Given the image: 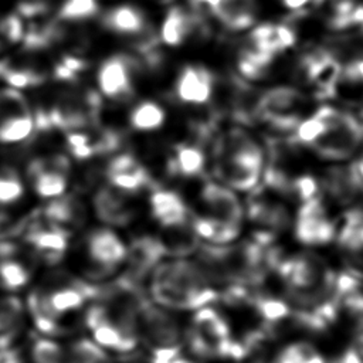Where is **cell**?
<instances>
[{"mask_svg": "<svg viewBox=\"0 0 363 363\" xmlns=\"http://www.w3.org/2000/svg\"><path fill=\"white\" fill-rule=\"evenodd\" d=\"M149 292L156 305L172 311H193L218 299L197 262L183 258L162 261L150 274Z\"/></svg>", "mask_w": 363, "mask_h": 363, "instance_id": "6da1fadb", "label": "cell"}, {"mask_svg": "<svg viewBox=\"0 0 363 363\" xmlns=\"http://www.w3.org/2000/svg\"><path fill=\"white\" fill-rule=\"evenodd\" d=\"M98 289L64 272L48 275L27 298V308L37 330L48 337L60 335L61 320L79 311L89 299H95Z\"/></svg>", "mask_w": 363, "mask_h": 363, "instance_id": "7a4b0ae2", "label": "cell"}, {"mask_svg": "<svg viewBox=\"0 0 363 363\" xmlns=\"http://www.w3.org/2000/svg\"><path fill=\"white\" fill-rule=\"evenodd\" d=\"M183 343L196 360H242V352L231 336L227 320L218 311L208 306L196 311L183 335Z\"/></svg>", "mask_w": 363, "mask_h": 363, "instance_id": "3957f363", "label": "cell"}, {"mask_svg": "<svg viewBox=\"0 0 363 363\" xmlns=\"http://www.w3.org/2000/svg\"><path fill=\"white\" fill-rule=\"evenodd\" d=\"M138 335L149 363H166L183 352V335L176 319L146 298L138 312Z\"/></svg>", "mask_w": 363, "mask_h": 363, "instance_id": "277c9868", "label": "cell"}, {"mask_svg": "<svg viewBox=\"0 0 363 363\" xmlns=\"http://www.w3.org/2000/svg\"><path fill=\"white\" fill-rule=\"evenodd\" d=\"M313 115L325 126L309 146L316 155L326 160H346L359 149L363 135L353 115L328 105L319 106Z\"/></svg>", "mask_w": 363, "mask_h": 363, "instance_id": "5b68a950", "label": "cell"}, {"mask_svg": "<svg viewBox=\"0 0 363 363\" xmlns=\"http://www.w3.org/2000/svg\"><path fill=\"white\" fill-rule=\"evenodd\" d=\"M101 109L99 95L88 89H65L52 102L51 108L34 116L35 125L74 132L96 123Z\"/></svg>", "mask_w": 363, "mask_h": 363, "instance_id": "8992f818", "label": "cell"}, {"mask_svg": "<svg viewBox=\"0 0 363 363\" xmlns=\"http://www.w3.org/2000/svg\"><path fill=\"white\" fill-rule=\"evenodd\" d=\"M306 105L305 94L294 86L269 88L258 96L257 122L265 123L268 130L292 138Z\"/></svg>", "mask_w": 363, "mask_h": 363, "instance_id": "52a82bcc", "label": "cell"}, {"mask_svg": "<svg viewBox=\"0 0 363 363\" xmlns=\"http://www.w3.org/2000/svg\"><path fill=\"white\" fill-rule=\"evenodd\" d=\"M21 235L30 254L50 265L62 259L69 242V231L43 217L40 211L24 221Z\"/></svg>", "mask_w": 363, "mask_h": 363, "instance_id": "ba28073f", "label": "cell"}, {"mask_svg": "<svg viewBox=\"0 0 363 363\" xmlns=\"http://www.w3.org/2000/svg\"><path fill=\"white\" fill-rule=\"evenodd\" d=\"M35 128V119L26 96L16 88H0V143L26 140Z\"/></svg>", "mask_w": 363, "mask_h": 363, "instance_id": "9c48e42d", "label": "cell"}, {"mask_svg": "<svg viewBox=\"0 0 363 363\" xmlns=\"http://www.w3.org/2000/svg\"><path fill=\"white\" fill-rule=\"evenodd\" d=\"M299 71L303 81L312 86L313 94L320 99H328L335 96L343 67L335 54L325 48H316L302 58Z\"/></svg>", "mask_w": 363, "mask_h": 363, "instance_id": "30bf717a", "label": "cell"}, {"mask_svg": "<svg viewBox=\"0 0 363 363\" xmlns=\"http://www.w3.org/2000/svg\"><path fill=\"white\" fill-rule=\"evenodd\" d=\"M128 247L111 228H95L85 238V255L91 262V272L104 277L112 274L126 259Z\"/></svg>", "mask_w": 363, "mask_h": 363, "instance_id": "8fae6325", "label": "cell"}, {"mask_svg": "<svg viewBox=\"0 0 363 363\" xmlns=\"http://www.w3.org/2000/svg\"><path fill=\"white\" fill-rule=\"evenodd\" d=\"M214 157L216 177L237 190H254L262 172L264 155H217Z\"/></svg>", "mask_w": 363, "mask_h": 363, "instance_id": "7c38bea8", "label": "cell"}, {"mask_svg": "<svg viewBox=\"0 0 363 363\" xmlns=\"http://www.w3.org/2000/svg\"><path fill=\"white\" fill-rule=\"evenodd\" d=\"M28 180L34 191L44 199L64 194L69 176V162L64 155L37 157L28 163Z\"/></svg>", "mask_w": 363, "mask_h": 363, "instance_id": "4fadbf2b", "label": "cell"}, {"mask_svg": "<svg viewBox=\"0 0 363 363\" xmlns=\"http://www.w3.org/2000/svg\"><path fill=\"white\" fill-rule=\"evenodd\" d=\"M136 69L135 61L126 55L119 54L106 58L96 74L101 94L116 102L129 99L135 92Z\"/></svg>", "mask_w": 363, "mask_h": 363, "instance_id": "5bb4252c", "label": "cell"}, {"mask_svg": "<svg viewBox=\"0 0 363 363\" xmlns=\"http://www.w3.org/2000/svg\"><path fill=\"white\" fill-rule=\"evenodd\" d=\"M295 235L308 245L328 244L335 240L333 220L328 217L320 194L301 204L295 221Z\"/></svg>", "mask_w": 363, "mask_h": 363, "instance_id": "9a60e30c", "label": "cell"}, {"mask_svg": "<svg viewBox=\"0 0 363 363\" xmlns=\"http://www.w3.org/2000/svg\"><path fill=\"white\" fill-rule=\"evenodd\" d=\"M91 128V126H89ZM81 129L65 133V143L69 153L77 159H89L116 150L121 145V133L111 128Z\"/></svg>", "mask_w": 363, "mask_h": 363, "instance_id": "2e32d148", "label": "cell"}, {"mask_svg": "<svg viewBox=\"0 0 363 363\" xmlns=\"http://www.w3.org/2000/svg\"><path fill=\"white\" fill-rule=\"evenodd\" d=\"M167 254L164 242L156 237L142 235L135 238L126 251L128 272L123 277L139 284L149 272L152 274Z\"/></svg>", "mask_w": 363, "mask_h": 363, "instance_id": "e0dca14e", "label": "cell"}, {"mask_svg": "<svg viewBox=\"0 0 363 363\" xmlns=\"http://www.w3.org/2000/svg\"><path fill=\"white\" fill-rule=\"evenodd\" d=\"M105 176L109 186L126 194L140 191L150 184V174L146 167L129 153L112 157L105 169Z\"/></svg>", "mask_w": 363, "mask_h": 363, "instance_id": "ac0fdd59", "label": "cell"}, {"mask_svg": "<svg viewBox=\"0 0 363 363\" xmlns=\"http://www.w3.org/2000/svg\"><path fill=\"white\" fill-rule=\"evenodd\" d=\"M200 200L207 210L206 216L241 227L242 206L228 187L216 182H206L200 190Z\"/></svg>", "mask_w": 363, "mask_h": 363, "instance_id": "d6986e66", "label": "cell"}, {"mask_svg": "<svg viewBox=\"0 0 363 363\" xmlns=\"http://www.w3.org/2000/svg\"><path fill=\"white\" fill-rule=\"evenodd\" d=\"M214 82L216 79L207 68L186 65L176 79V96L187 105H204L213 96Z\"/></svg>", "mask_w": 363, "mask_h": 363, "instance_id": "ffe728a7", "label": "cell"}, {"mask_svg": "<svg viewBox=\"0 0 363 363\" xmlns=\"http://www.w3.org/2000/svg\"><path fill=\"white\" fill-rule=\"evenodd\" d=\"M152 217L167 230L190 225L191 214L184 200L173 190L156 189L149 199Z\"/></svg>", "mask_w": 363, "mask_h": 363, "instance_id": "44dd1931", "label": "cell"}, {"mask_svg": "<svg viewBox=\"0 0 363 363\" xmlns=\"http://www.w3.org/2000/svg\"><path fill=\"white\" fill-rule=\"evenodd\" d=\"M204 6L227 28L241 31L255 21V0H194Z\"/></svg>", "mask_w": 363, "mask_h": 363, "instance_id": "7402d4cb", "label": "cell"}, {"mask_svg": "<svg viewBox=\"0 0 363 363\" xmlns=\"http://www.w3.org/2000/svg\"><path fill=\"white\" fill-rule=\"evenodd\" d=\"M92 206L96 217L111 225H126L133 218V207L129 203L126 193H122L112 186H102L96 190Z\"/></svg>", "mask_w": 363, "mask_h": 363, "instance_id": "603a6c76", "label": "cell"}, {"mask_svg": "<svg viewBox=\"0 0 363 363\" xmlns=\"http://www.w3.org/2000/svg\"><path fill=\"white\" fill-rule=\"evenodd\" d=\"M31 267L20 257V247L0 241V289L16 291L28 284Z\"/></svg>", "mask_w": 363, "mask_h": 363, "instance_id": "cb8c5ba5", "label": "cell"}, {"mask_svg": "<svg viewBox=\"0 0 363 363\" xmlns=\"http://www.w3.org/2000/svg\"><path fill=\"white\" fill-rule=\"evenodd\" d=\"M43 217L51 223L62 227L67 231L81 227L86 217V207L81 199L72 194H61L51 199V201L40 211Z\"/></svg>", "mask_w": 363, "mask_h": 363, "instance_id": "d4e9b609", "label": "cell"}, {"mask_svg": "<svg viewBox=\"0 0 363 363\" xmlns=\"http://www.w3.org/2000/svg\"><path fill=\"white\" fill-rule=\"evenodd\" d=\"M295 41L296 34L292 27L274 23H264L257 26L248 37V44L272 57L291 48Z\"/></svg>", "mask_w": 363, "mask_h": 363, "instance_id": "484cf974", "label": "cell"}, {"mask_svg": "<svg viewBox=\"0 0 363 363\" xmlns=\"http://www.w3.org/2000/svg\"><path fill=\"white\" fill-rule=\"evenodd\" d=\"M204 167L206 155L200 143L180 142L173 146L167 163L169 173L182 177H196L203 174Z\"/></svg>", "mask_w": 363, "mask_h": 363, "instance_id": "4316f807", "label": "cell"}, {"mask_svg": "<svg viewBox=\"0 0 363 363\" xmlns=\"http://www.w3.org/2000/svg\"><path fill=\"white\" fill-rule=\"evenodd\" d=\"M106 28L122 37H140L147 30L145 14L135 6L122 4L111 9L104 16Z\"/></svg>", "mask_w": 363, "mask_h": 363, "instance_id": "83f0119b", "label": "cell"}, {"mask_svg": "<svg viewBox=\"0 0 363 363\" xmlns=\"http://www.w3.org/2000/svg\"><path fill=\"white\" fill-rule=\"evenodd\" d=\"M196 28H199V18L182 7H173L163 20L160 37L167 45L177 47L190 38Z\"/></svg>", "mask_w": 363, "mask_h": 363, "instance_id": "f1b7e54d", "label": "cell"}, {"mask_svg": "<svg viewBox=\"0 0 363 363\" xmlns=\"http://www.w3.org/2000/svg\"><path fill=\"white\" fill-rule=\"evenodd\" d=\"M190 225L197 238L206 241V244L213 245H225L234 241L238 234V225H231L208 216H191Z\"/></svg>", "mask_w": 363, "mask_h": 363, "instance_id": "f546056e", "label": "cell"}, {"mask_svg": "<svg viewBox=\"0 0 363 363\" xmlns=\"http://www.w3.org/2000/svg\"><path fill=\"white\" fill-rule=\"evenodd\" d=\"M23 303L16 296H0V349L11 347L23 326Z\"/></svg>", "mask_w": 363, "mask_h": 363, "instance_id": "4dcf8cb0", "label": "cell"}, {"mask_svg": "<svg viewBox=\"0 0 363 363\" xmlns=\"http://www.w3.org/2000/svg\"><path fill=\"white\" fill-rule=\"evenodd\" d=\"M272 55L255 48L251 44L244 45L237 57V69L242 79L258 81L268 75L274 62Z\"/></svg>", "mask_w": 363, "mask_h": 363, "instance_id": "1f68e13d", "label": "cell"}, {"mask_svg": "<svg viewBox=\"0 0 363 363\" xmlns=\"http://www.w3.org/2000/svg\"><path fill=\"white\" fill-rule=\"evenodd\" d=\"M164 109L155 101H142L129 113V125L138 132H153L163 126Z\"/></svg>", "mask_w": 363, "mask_h": 363, "instance_id": "d6a6232c", "label": "cell"}, {"mask_svg": "<svg viewBox=\"0 0 363 363\" xmlns=\"http://www.w3.org/2000/svg\"><path fill=\"white\" fill-rule=\"evenodd\" d=\"M64 363H115L109 352L89 339H78L65 349Z\"/></svg>", "mask_w": 363, "mask_h": 363, "instance_id": "836d02e7", "label": "cell"}, {"mask_svg": "<svg viewBox=\"0 0 363 363\" xmlns=\"http://www.w3.org/2000/svg\"><path fill=\"white\" fill-rule=\"evenodd\" d=\"M30 363H64L65 349L48 336H34L28 347Z\"/></svg>", "mask_w": 363, "mask_h": 363, "instance_id": "e575fe53", "label": "cell"}, {"mask_svg": "<svg viewBox=\"0 0 363 363\" xmlns=\"http://www.w3.org/2000/svg\"><path fill=\"white\" fill-rule=\"evenodd\" d=\"M272 363H326L322 353L308 342H295L285 346Z\"/></svg>", "mask_w": 363, "mask_h": 363, "instance_id": "d590c367", "label": "cell"}, {"mask_svg": "<svg viewBox=\"0 0 363 363\" xmlns=\"http://www.w3.org/2000/svg\"><path fill=\"white\" fill-rule=\"evenodd\" d=\"M24 193V184L11 167H3L0 170V207L16 203Z\"/></svg>", "mask_w": 363, "mask_h": 363, "instance_id": "8d00e7d4", "label": "cell"}, {"mask_svg": "<svg viewBox=\"0 0 363 363\" xmlns=\"http://www.w3.org/2000/svg\"><path fill=\"white\" fill-rule=\"evenodd\" d=\"M96 11V0H62L58 14L64 20L79 21L95 16Z\"/></svg>", "mask_w": 363, "mask_h": 363, "instance_id": "74e56055", "label": "cell"}, {"mask_svg": "<svg viewBox=\"0 0 363 363\" xmlns=\"http://www.w3.org/2000/svg\"><path fill=\"white\" fill-rule=\"evenodd\" d=\"M23 24L18 14H0V50L21 40Z\"/></svg>", "mask_w": 363, "mask_h": 363, "instance_id": "f35d334b", "label": "cell"}, {"mask_svg": "<svg viewBox=\"0 0 363 363\" xmlns=\"http://www.w3.org/2000/svg\"><path fill=\"white\" fill-rule=\"evenodd\" d=\"M342 78L349 82L363 85V58L350 61L346 67H343Z\"/></svg>", "mask_w": 363, "mask_h": 363, "instance_id": "ab89813d", "label": "cell"}, {"mask_svg": "<svg viewBox=\"0 0 363 363\" xmlns=\"http://www.w3.org/2000/svg\"><path fill=\"white\" fill-rule=\"evenodd\" d=\"M47 4H48V0H18L20 11L27 16L41 13Z\"/></svg>", "mask_w": 363, "mask_h": 363, "instance_id": "60d3db41", "label": "cell"}, {"mask_svg": "<svg viewBox=\"0 0 363 363\" xmlns=\"http://www.w3.org/2000/svg\"><path fill=\"white\" fill-rule=\"evenodd\" d=\"M284 7L289 9L291 11H299L305 9L308 4L313 3V0H281Z\"/></svg>", "mask_w": 363, "mask_h": 363, "instance_id": "b9f144b4", "label": "cell"}, {"mask_svg": "<svg viewBox=\"0 0 363 363\" xmlns=\"http://www.w3.org/2000/svg\"><path fill=\"white\" fill-rule=\"evenodd\" d=\"M353 166H354V169H356V172H357V176L360 177V180H362V183H363V156H362L357 162H354Z\"/></svg>", "mask_w": 363, "mask_h": 363, "instance_id": "7bdbcfd3", "label": "cell"}, {"mask_svg": "<svg viewBox=\"0 0 363 363\" xmlns=\"http://www.w3.org/2000/svg\"><path fill=\"white\" fill-rule=\"evenodd\" d=\"M353 116H354V119H356V122H357V125H359V128L362 130V135H363V108L356 115H353Z\"/></svg>", "mask_w": 363, "mask_h": 363, "instance_id": "ee69618b", "label": "cell"}, {"mask_svg": "<svg viewBox=\"0 0 363 363\" xmlns=\"http://www.w3.org/2000/svg\"><path fill=\"white\" fill-rule=\"evenodd\" d=\"M0 79H1V61H0Z\"/></svg>", "mask_w": 363, "mask_h": 363, "instance_id": "f6af8a7d", "label": "cell"}]
</instances>
